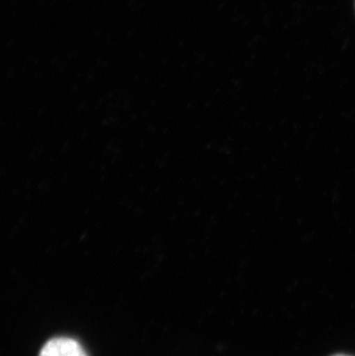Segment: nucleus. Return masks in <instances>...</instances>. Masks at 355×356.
Segmentation results:
<instances>
[{
  "instance_id": "obj_1",
  "label": "nucleus",
  "mask_w": 355,
  "mask_h": 356,
  "mask_svg": "<svg viewBox=\"0 0 355 356\" xmlns=\"http://www.w3.org/2000/svg\"><path fill=\"white\" fill-rule=\"evenodd\" d=\"M40 356H88L84 347L71 338H54L40 350Z\"/></svg>"
},
{
  "instance_id": "obj_2",
  "label": "nucleus",
  "mask_w": 355,
  "mask_h": 356,
  "mask_svg": "<svg viewBox=\"0 0 355 356\" xmlns=\"http://www.w3.org/2000/svg\"><path fill=\"white\" fill-rule=\"evenodd\" d=\"M333 356H349V355H345V354H337V355Z\"/></svg>"
}]
</instances>
